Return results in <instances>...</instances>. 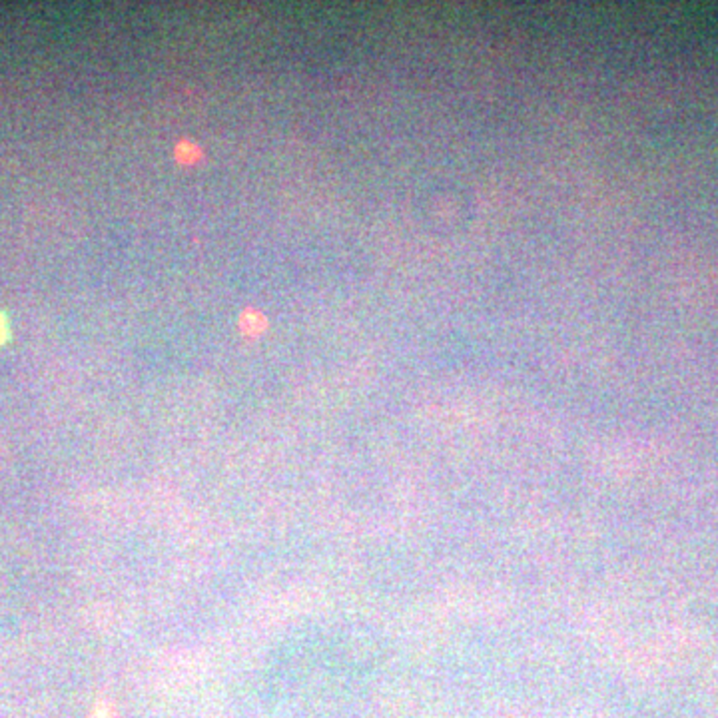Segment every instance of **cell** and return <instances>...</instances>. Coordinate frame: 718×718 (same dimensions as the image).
<instances>
[{
	"instance_id": "6da1fadb",
	"label": "cell",
	"mask_w": 718,
	"mask_h": 718,
	"mask_svg": "<svg viewBox=\"0 0 718 718\" xmlns=\"http://www.w3.org/2000/svg\"><path fill=\"white\" fill-rule=\"evenodd\" d=\"M8 335H10V332H8V321L4 318V314H0V346L8 339Z\"/></svg>"
}]
</instances>
